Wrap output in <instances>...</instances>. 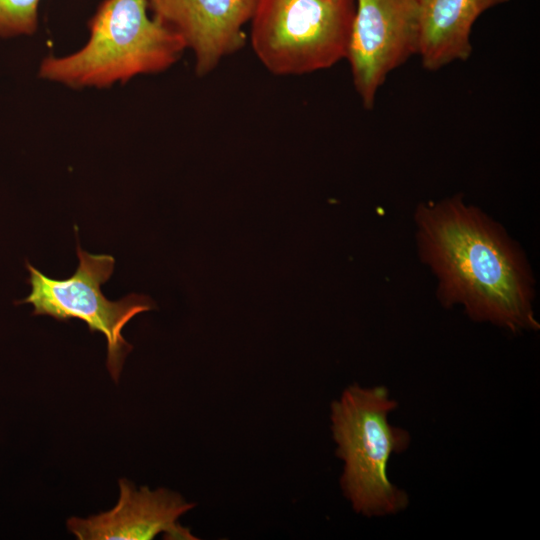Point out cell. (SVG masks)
I'll list each match as a JSON object with an SVG mask.
<instances>
[{
    "label": "cell",
    "instance_id": "6da1fadb",
    "mask_svg": "<svg viewBox=\"0 0 540 540\" xmlns=\"http://www.w3.org/2000/svg\"><path fill=\"white\" fill-rule=\"evenodd\" d=\"M415 217L420 255L443 303L513 332L538 329L527 263L496 222L459 196L422 204Z\"/></svg>",
    "mask_w": 540,
    "mask_h": 540
},
{
    "label": "cell",
    "instance_id": "7a4b0ae2",
    "mask_svg": "<svg viewBox=\"0 0 540 540\" xmlns=\"http://www.w3.org/2000/svg\"><path fill=\"white\" fill-rule=\"evenodd\" d=\"M148 7V0H104L90 20L85 45L65 56L45 57L38 76L73 89L107 88L170 68L186 45L150 18Z\"/></svg>",
    "mask_w": 540,
    "mask_h": 540
},
{
    "label": "cell",
    "instance_id": "3957f363",
    "mask_svg": "<svg viewBox=\"0 0 540 540\" xmlns=\"http://www.w3.org/2000/svg\"><path fill=\"white\" fill-rule=\"evenodd\" d=\"M397 402L383 386L347 387L331 406V429L343 461L341 488L353 509L366 516H386L409 504L405 491L388 477L393 454L405 451L408 431L393 426L389 414Z\"/></svg>",
    "mask_w": 540,
    "mask_h": 540
},
{
    "label": "cell",
    "instance_id": "277c9868",
    "mask_svg": "<svg viewBox=\"0 0 540 540\" xmlns=\"http://www.w3.org/2000/svg\"><path fill=\"white\" fill-rule=\"evenodd\" d=\"M355 0H256L252 49L275 75H301L346 58Z\"/></svg>",
    "mask_w": 540,
    "mask_h": 540
},
{
    "label": "cell",
    "instance_id": "5b68a950",
    "mask_svg": "<svg viewBox=\"0 0 540 540\" xmlns=\"http://www.w3.org/2000/svg\"><path fill=\"white\" fill-rule=\"evenodd\" d=\"M77 256L78 267L66 279L48 277L26 262L31 292L16 304H32L33 315H47L58 321L82 320L90 332L102 333L107 341L106 366L117 383L125 358L133 348L124 339L122 330L134 316L155 309L156 304L149 296L135 293L117 301L108 300L101 286L114 271V257L90 254L80 247L78 240Z\"/></svg>",
    "mask_w": 540,
    "mask_h": 540
},
{
    "label": "cell",
    "instance_id": "8992f818",
    "mask_svg": "<svg viewBox=\"0 0 540 540\" xmlns=\"http://www.w3.org/2000/svg\"><path fill=\"white\" fill-rule=\"evenodd\" d=\"M416 0H356L346 58L365 109H372L388 75L418 55Z\"/></svg>",
    "mask_w": 540,
    "mask_h": 540
},
{
    "label": "cell",
    "instance_id": "52a82bcc",
    "mask_svg": "<svg viewBox=\"0 0 540 540\" xmlns=\"http://www.w3.org/2000/svg\"><path fill=\"white\" fill-rule=\"evenodd\" d=\"M120 495L109 511L82 519L67 520L68 530L79 540L196 539L178 522L195 504L165 488L139 489L127 479L119 480Z\"/></svg>",
    "mask_w": 540,
    "mask_h": 540
},
{
    "label": "cell",
    "instance_id": "ba28073f",
    "mask_svg": "<svg viewBox=\"0 0 540 540\" xmlns=\"http://www.w3.org/2000/svg\"><path fill=\"white\" fill-rule=\"evenodd\" d=\"M256 0H148L153 16L176 32L194 53L203 76L245 44L243 26Z\"/></svg>",
    "mask_w": 540,
    "mask_h": 540
},
{
    "label": "cell",
    "instance_id": "9c48e42d",
    "mask_svg": "<svg viewBox=\"0 0 540 540\" xmlns=\"http://www.w3.org/2000/svg\"><path fill=\"white\" fill-rule=\"evenodd\" d=\"M419 9L418 56L424 69L437 71L472 54V27L488 9L509 0H416Z\"/></svg>",
    "mask_w": 540,
    "mask_h": 540
},
{
    "label": "cell",
    "instance_id": "30bf717a",
    "mask_svg": "<svg viewBox=\"0 0 540 540\" xmlns=\"http://www.w3.org/2000/svg\"><path fill=\"white\" fill-rule=\"evenodd\" d=\"M40 0H0V37L32 35L38 27Z\"/></svg>",
    "mask_w": 540,
    "mask_h": 540
},
{
    "label": "cell",
    "instance_id": "8fae6325",
    "mask_svg": "<svg viewBox=\"0 0 540 540\" xmlns=\"http://www.w3.org/2000/svg\"><path fill=\"white\" fill-rule=\"evenodd\" d=\"M332 1H342V0H332Z\"/></svg>",
    "mask_w": 540,
    "mask_h": 540
}]
</instances>
